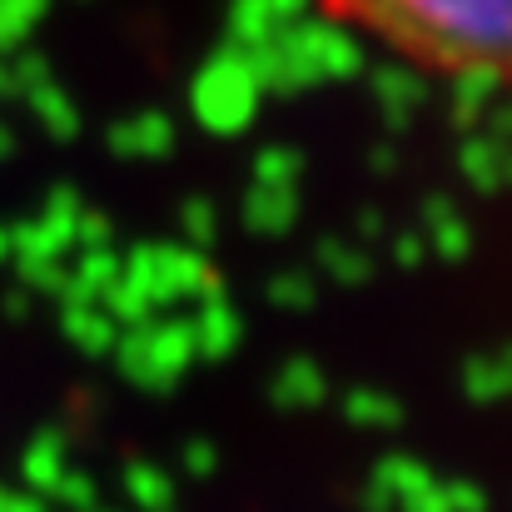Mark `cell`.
<instances>
[{"label":"cell","mask_w":512,"mask_h":512,"mask_svg":"<svg viewBox=\"0 0 512 512\" xmlns=\"http://www.w3.org/2000/svg\"><path fill=\"white\" fill-rule=\"evenodd\" d=\"M368 45L463 85L512 90V0H319Z\"/></svg>","instance_id":"obj_1"}]
</instances>
